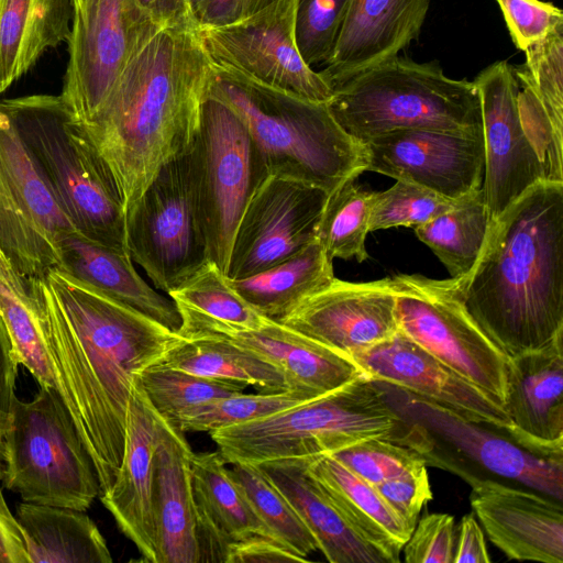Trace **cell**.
Wrapping results in <instances>:
<instances>
[{"label": "cell", "instance_id": "obj_25", "mask_svg": "<svg viewBox=\"0 0 563 563\" xmlns=\"http://www.w3.org/2000/svg\"><path fill=\"white\" fill-rule=\"evenodd\" d=\"M154 511L158 563H199L191 486V450L185 434L155 411Z\"/></svg>", "mask_w": 563, "mask_h": 563}, {"label": "cell", "instance_id": "obj_36", "mask_svg": "<svg viewBox=\"0 0 563 563\" xmlns=\"http://www.w3.org/2000/svg\"><path fill=\"white\" fill-rule=\"evenodd\" d=\"M492 219L482 188L424 224L413 228L448 268L451 278L465 276L475 265L487 240Z\"/></svg>", "mask_w": 563, "mask_h": 563}, {"label": "cell", "instance_id": "obj_47", "mask_svg": "<svg viewBox=\"0 0 563 563\" xmlns=\"http://www.w3.org/2000/svg\"><path fill=\"white\" fill-rule=\"evenodd\" d=\"M510 37L518 49L528 47L563 30V12L541 0H496Z\"/></svg>", "mask_w": 563, "mask_h": 563}, {"label": "cell", "instance_id": "obj_32", "mask_svg": "<svg viewBox=\"0 0 563 563\" xmlns=\"http://www.w3.org/2000/svg\"><path fill=\"white\" fill-rule=\"evenodd\" d=\"M167 295L180 314L178 333L185 339L258 330L269 320L249 305L210 261Z\"/></svg>", "mask_w": 563, "mask_h": 563}, {"label": "cell", "instance_id": "obj_8", "mask_svg": "<svg viewBox=\"0 0 563 563\" xmlns=\"http://www.w3.org/2000/svg\"><path fill=\"white\" fill-rule=\"evenodd\" d=\"M8 459L1 478L23 501L85 511L100 496L98 474L59 393L40 387L12 400Z\"/></svg>", "mask_w": 563, "mask_h": 563}, {"label": "cell", "instance_id": "obj_11", "mask_svg": "<svg viewBox=\"0 0 563 563\" xmlns=\"http://www.w3.org/2000/svg\"><path fill=\"white\" fill-rule=\"evenodd\" d=\"M78 233L0 106V251L27 279L60 269V242Z\"/></svg>", "mask_w": 563, "mask_h": 563}, {"label": "cell", "instance_id": "obj_20", "mask_svg": "<svg viewBox=\"0 0 563 563\" xmlns=\"http://www.w3.org/2000/svg\"><path fill=\"white\" fill-rule=\"evenodd\" d=\"M352 360L375 382L407 390L504 433L509 428V419L501 404L399 330L356 353Z\"/></svg>", "mask_w": 563, "mask_h": 563}, {"label": "cell", "instance_id": "obj_33", "mask_svg": "<svg viewBox=\"0 0 563 563\" xmlns=\"http://www.w3.org/2000/svg\"><path fill=\"white\" fill-rule=\"evenodd\" d=\"M332 262L316 239L294 255L264 271L229 280L257 312L279 322L302 300L334 280Z\"/></svg>", "mask_w": 563, "mask_h": 563}, {"label": "cell", "instance_id": "obj_40", "mask_svg": "<svg viewBox=\"0 0 563 563\" xmlns=\"http://www.w3.org/2000/svg\"><path fill=\"white\" fill-rule=\"evenodd\" d=\"M308 401L290 391L236 394L216 398L186 410L174 422L185 432H214L264 418Z\"/></svg>", "mask_w": 563, "mask_h": 563}, {"label": "cell", "instance_id": "obj_28", "mask_svg": "<svg viewBox=\"0 0 563 563\" xmlns=\"http://www.w3.org/2000/svg\"><path fill=\"white\" fill-rule=\"evenodd\" d=\"M284 495L331 563H389L343 518L308 474L305 457L269 460L256 464Z\"/></svg>", "mask_w": 563, "mask_h": 563}, {"label": "cell", "instance_id": "obj_53", "mask_svg": "<svg viewBox=\"0 0 563 563\" xmlns=\"http://www.w3.org/2000/svg\"><path fill=\"white\" fill-rule=\"evenodd\" d=\"M483 529L474 514L462 517L455 531L453 563H490Z\"/></svg>", "mask_w": 563, "mask_h": 563}, {"label": "cell", "instance_id": "obj_55", "mask_svg": "<svg viewBox=\"0 0 563 563\" xmlns=\"http://www.w3.org/2000/svg\"><path fill=\"white\" fill-rule=\"evenodd\" d=\"M162 26L191 23L187 0H136Z\"/></svg>", "mask_w": 563, "mask_h": 563}, {"label": "cell", "instance_id": "obj_6", "mask_svg": "<svg viewBox=\"0 0 563 563\" xmlns=\"http://www.w3.org/2000/svg\"><path fill=\"white\" fill-rule=\"evenodd\" d=\"M0 106L78 233L128 253L126 212L120 190L60 96L2 99Z\"/></svg>", "mask_w": 563, "mask_h": 563}, {"label": "cell", "instance_id": "obj_56", "mask_svg": "<svg viewBox=\"0 0 563 563\" xmlns=\"http://www.w3.org/2000/svg\"><path fill=\"white\" fill-rule=\"evenodd\" d=\"M8 459L7 435H0V479L2 478Z\"/></svg>", "mask_w": 563, "mask_h": 563}, {"label": "cell", "instance_id": "obj_52", "mask_svg": "<svg viewBox=\"0 0 563 563\" xmlns=\"http://www.w3.org/2000/svg\"><path fill=\"white\" fill-rule=\"evenodd\" d=\"M195 27H217L243 18L246 0H187Z\"/></svg>", "mask_w": 563, "mask_h": 563}, {"label": "cell", "instance_id": "obj_44", "mask_svg": "<svg viewBox=\"0 0 563 563\" xmlns=\"http://www.w3.org/2000/svg\"><path fill=\"white\" fill-rule=\"evenodd\" d=\"M350 0H297L295 36L307 65L325 64L332 54Z\"/></svg>", "mask_w": 563, "mask_h": 563}, {"label": "cell", "instance_id": "obj_45", "mask_svg": "<svg viewBox=\"0 0 563 563\" xmlns=\"http://www.w3.org/2000/svg\"><path fill=\"white\" fill-rule=\"evenodd\" d=\"M512 69L519 86L517 102L520 120L543 164L547 181L563 183V133L552 124L523 65Z\"/></svg>", "mask_w": 563, "mask_h": 563}, {"label": "cell", "instance_id": "obj_24", "mask_svg": "<svg viewBox=\"0 0 563 563\" xmlns=\"http://www.w3.org/2000/svg\"><path fill=\"white\" fill-rule=\"evenodd\" d=\"M431 0H350L333 51L320 73L333 88L389 60L420 33Z\"/></svg>", "mask_w": 563, "mask_h": 563}, {"label": "cell", "instance_id": "obj_39", "mask_svg": "<svg viewBox=\"0 0 563 563\" xmlns=\"http://www.w3.org/2000/svg\"><path fill=\"white\" fill-rule=\"evenodd\" d=\"M155 411L170 422L206 401L243 393L247 385L153 364L136 375Z\"/></svg>", "mask_w": 563, "mask_h": 563}, {"label": "cell", "instance_id": "obj_29", "mask_svg": "<svg viewBox=\"0 0 563 563\" xmlns=\"http://www.w3.org/2000/svg\"><path fill=\"white\" fill-rule=\"evenodd\" d=\"M60 271L179 332L181 318L174 301L145 283L128 253L71 233L60 242Z\"/></svg>", "mask_w": 563, "mask_h": 563}, {"label": "cell", "instance_id": "obj_22", "mask_svg": "<svg viewBox=\"0 0 563 563\" xmlns=\"http://www.w3.org/2000/svg\"><path fill=\"white\" fill-rule=\"evenodd\" d=\"M470 501L488 539L508 559L563 563L560 500L477 478Z\"/></svg>", "mask_w": 563, "mask_h": 563}, {"label": "cell", "instance_id": "obj_4", "mask_svg": "<svg viewBox=\"0 0 563 563\" xmlns=\"http://www.w3.org/2000/svg\"><path fill=\"white\" fill-rule=\"evenodd\" d=\"M209 434L228 464L332 454L374 438L409 446L423 457L433 449L426 431L401 417L367 375L324 396Z\"/></svg>", "mask_w": 563, "mask_h": 563}, {"label": "cell", "instance_id": "obj_14", "mask_svg": "<svg viewBox=\"0 0 563 563\" xmlns=\"http://www.w3.org/2000/svg\"><path fill=\"white\" fill-rule=\"evenodd\" d=\"M162 27L136 0H86L75 11L59 96L78 123L97 111L130 59Z\"/></svg>", "mask_w": 563, "mask_h": 563}, {"label": "cell", "instance_id": "obj_57", "mask_svg": "<svg viewBox=\"0 0 563 563\" xmlns=\"http://www.w3.org/2000/svg\"><path fill=\"white\" fill-rule=\"evenodd\" d=\"M272 1H274V0H246L243 16H246V15L260 10L261 8L271 3Z\"/></svg>", "mask_w": 563, "mask_h": 563}, {"label": "cell", "instance_id": "obj_27", "mask_svg": "<svg viewBox=\"0 0 563 563\" xmlns=\"http://www.w3.org/2000/svg\"><path fill=\"white\" fill-rule=\"evenodd\" d=\"M213 336L231 340L272 362L283 372L288 391L306 400L366 375L352 358L271 319L258 330Z\"/></svg>", "mask_w": 563, "mask_h": 563}, {"label": "cell", "instance_id": "obj_43", "mask_svg": "<svg viewBox=\"0 0 563 563\" xmlns=\"http://www.w3.org/2000/svg\"><path fill=\"white\" fill-rule=\"evenodd\" d=\"M332 455L373 485L420 471L427 463L416 450L384 438L358 442Z\"/></svg>", "mask_w": 563, "mask_h": 563}, {"label": "cell", "instance_id": "obj_21", "mask_svg": "<svg viewBox=\"0 0 563 563\" xmlns=\"http://www.w3.org/2000/svg\"><path fill=\"white\" fill-rule=\"evenodd\" d=\"M503 406L509 439L533 454L563 459V335L508 357Z\"/></svg>", "mask_w": 563, "mask_h": 563}, {"label": "cell", "instance_id": "obj_2", "mask_svg": "<svg viewBox=\"0 0 563 563\" xmlns=\"http://www.w3.org/2000/svg\"><path fill=\"white\" fill-rule=\"evenodd\" d=\"M211 73L194 24L163 26L78 123L113 176L125 212L165 164L191 147Z\"/></svg>", "mask_w": 563, "mask_h": 563}, {"label": "cell", "instance_id": "obj_3", "mask_svg": "<svg viewBox=\"0 0 563 563\" xmlns=\"http://www.w3.org/2000/svg\"><path fill=\"white\" fill-rule=\"evenodd\" d=\"M450 283L507 357L562 336L563 183H539L493 220L473 268Z\"/></svg>", "mask_w": 563, "mask_h": 563}, {"label": "cell", "instance_id": "obj_18", "mask_svg": "<svg viewBox=\"0 0 563 563\" xmlns=\"http://www.w3.org/2000/svg\"><path fill=\"white\" fill-rule=\"evenodd\" d=\"M389 405L420 426L431 440L455 449L485 471L562 501L563 459L544 457L457 412L407 390L379 383Z\"/></svg>", "mask_w": 563, "mask_h": 563}, {"label": "cell", "instance_id": "obj_35", "mask_svg": "<svg viewBox=\"0 0 563 563\" xmlns=\"http://www.w3.org/2000/svg\"><path fill=\"white\" fill-rule=\"evenodd\" d=\"M0 316L19 364L29 369L40 387L57 390L32 280L22 276L1 251Z\"/></svg>", "mask_w": 563, "mask_h": 563}, {"label": "cell", "instance_id": "obj_17", "mask_svg": "<svg viewBox=\"0 0 563 563\" xmlns=\"http://www.w3.org/2000/svg\"><path fill=\"white\" fill-rule=\"evenodd\" d=\"M366 172L406 180L457 200L482 188V132L396 130L362 142Z\"/></svg>", "mask_w": 563, "mask_h": 563}, {"label": "cell", "instance_id": "obj_7", "mask_svg": "<svg viewBox=\"0 0 563 563\" xmlns=\"http://www.w3.org/2000/svg\"><path fill=\"white\" fill-rule=\"evenodd\" d=\"M328 106L360 142L396 130L483 131L474 81L450 78L437 63L399 56L335 88Z\"/></svg>", "mask_w": 563, "mask_h": 563}, {"label": "cell", "instance_id": "obj_15", "mask_svg": "<svg viewBox=\"0 0 563 563\" xmlns=\"http://www.w3.org/2000/svg\"><path fill=\"white\" fill-rule=\"evenodd\" d=\"M329 192L279 175L265 177L250 197L232 240L227 277L264 271L317 239Z\"/></svg>", "mask_w": 563, "mask_h": 563}, {"label": "cell", "instance_id": "obj_16", "mask_svg": "<svg viewBox=\"0 0 563 563\" xmlns=\"http://www.w3.org/2000/svg\"><path fill=\"white\" fill-rule=\"evenodd\" d=\"M473 81L479 95L484 136L482 191L493 221L547 178L520 120L519 86L512 66L498 60L484 68Z\"/></svg>", "mask_w": 563, "mask_h": 563}, {"label": "cell", "instance_id": "obj_12", "mask_svg": "<svg viewBox=\"0 0 563 563\" xmlns=\"http://www.w3.org/2000/svg\"><path fill=\"white\" fill-rule=\"evenodd\" d=\"M391 278L398 330L503 405L508 357L466 313L450 279L418 274Z\"/></svg>", "mask_w": 563, "mask_h": 563}, {"label": "cell", "instance_id": "obj_42", "mask_svg": "<svg viewBox=\"0 0 563 563\" xmlns=\"http://www.w3.org/2000/svg\"><path fill=\"white\" fill-rule=\"evenodd\" d=\"M457 200L413 183L397 180L384 191H372L369 232L396 227L413 229L451 209Z\"/></svg>", "mask_w": 563, "mask_h": 563}, {"label": "cell", "instance_id": "obj_58", "mask_svg": "<svg viewBox=\"0 0 563 563\" xmlns=\"http://www.w3.org/2000/svg\"><path fill=\"white\" fill-rule=\"evenodd\" d=\"M86 0H75V11L80 12L85 7Z\"/></svg>", "mask_w": 563, "mask_h": 563}, {"label": "cell", "instance_id": "obj_51", "mask_svg": "<svg viewBox=\"0 0 563 563\" xmlns=\"http://www.w3.org/2000/svg\"><path fill=\"white\" fill-rule=\"evenodd\" d=\"M19 361L0 316V435L11 428V408L15 396V378Z\"/></svg>", "mask_w": 563, "mask_h": 563}, {"label": "cell", "instance_id": "obj_37", "mask_svg": "<svg viewBox=\"0 0 563 563\" xmlns=\"http://www.w3.org/2000/svg\"><path fill=\"white\" fill-rule=\"evenodd\" d=\"M231 465L229 470L232 478L271 538L306 560L318 550L317 541L309 529L258 465L249 463Z\"/></svg>", "mask_w": 563, "mask_h": 563}, {"label": "cell", "instance_id": "obj_50", "mask_svg": "<svg viewBox=\"0 0 563 563\" xmlns=\"http://www.w3.org/2000/svg\"><path fill=\"white\" fill-rule=\"evenodd\" d=\"M278 541L252 534L231 544L227 563L307 562Z\"/></svg>", "mask_w": 563, "mask_h": 563}, {"label": "cell", "instance_id": "obj_10", "mask_svg": "<svg viewBox=\"0 0 563 563\" xmlns=\"http://www.w3.org/2000/svg\"><path fill=\"white\" fill-rule=\"evenodd\" d=\"M190 151L209 261L227 274L239 220L253 191L268 175L243 122L209 93Z\"/></svg>", "mask_w": 563, "mask_h": 563}, {"label": "cell", "instance_id": "obj_31", "mask_svg": "<svg viewBox=\"0 0 563 563\" xmlns=\"http://www.w3.org/2000/svg\"><path fill=\"white\" fill-rule=\"evenodd\" d=\"M18 523L30 563H111L97 525L84 511L22 501Z\"/></svg>", "mask_w": 563, "mask_h": 563}, {"label": "cell", "instance_id": "obj_5", "mask_svg": "<svg viewBox=\"0 0 563 563\" xmlns=\"http://www.w3.org/2000/svg\"><path fill=\"white\" fill-rule=\"evenodd\" d=\"M208 93L246 128L267 175L318 186L329 194L366 172L362 142L317 102L212 65Z\"/></svg>", "mask_w": 563, "mask_h": 563}, {"label": "cell", "instance_id": "obj_9", "mask_svg": "<svg viewBox=\"0 0 563 563\" xmlns=\"http://www.w3.org/2000/svg\"><path fill=\"white\" fill-rule=\"evenodd\" d=\"M125 241L132 261L166 294L209 261L190 148L165 164L126 210Z\"/></svg>", "mask_w": 563, "mask_h": 563}, {"label": "cell", "instance_id": "obj_48", "mask_svg": "<svg viewBox=\"0 0 563 563\" xmlns=\"http://www.w3.org/2000/svg\"><path fill=\"white\" fill-rule=\"evenodd\" d=\"M454 518L449 514H429L416 523L405 543L407 563H453Z\"/></svg>", "mask_w": 563, "mask_h": 563}, {"label": "cell", "instance_id": "obj_46", "mask_svg": "<svg viewBox=\"0 0 563 563\" xmlns=\"http://www.w3.org/2000/svg\"><path fill=\"white\" fill-rule=\"evenodd\" d=\"M526 68L554 128L563 133V30L525 51Z\"/></svg>", "mask_w": 563, "mask_h": 563}, {"label": "cell", "instance_id": "obj_26", "mask_svg": "<svg viewBox=\"0 0 563 563\" xmlns=\"http://www.w3.org/2000/svg\"><path fill=\"white\" fill-rule=\"evenodd\" d=\"M225 464L219 451L191 455L199 563H227L234 542L252 534L269 537Z\"/></svg>", "mask_w": 563, "mask_h": 563}, {"label": "cell", "instance_id": "obj_30", "mask_svg": "<svg viewBox=\"0 0 563 563\" xmlns=\"http://www.w3.org/2000/svg\"><path fill=\"white\" fill-rule=\"evenodd\" d=\"M308 474L318 483L351 527L398 563L412 530L390 508L375 486L351 471L332 454L305 457Z\"/></svg>", "mask_w": 563, "mask_h": 563}, {"label": "cell", "instance_id": "obj_49", "mask_svg": "<svg viewBox=\"0 0 563 563\" xmlns=\"http://www.w3.org/2000/svg\"><path fill=\"white\" fill-rule=\"evenodd\" d=\"M412 531L422 507L432 499L427 468L374 485Z\"/></svg>", "mask_w": 563, "mask_h": 563}, {"label": "cell", "instance_id": "obj_54", "mask_svg": "<svg viewBox=\"0 0 563 563\" xmlns=\"http://www.w3.org/2000/svg\"><path fill=\"white\" fill-rule=\"evenodd\" d=\"M0 563H30L20 526L5 503L1 486Z\"/></svg>", "mask_w": 563, "mask_h": 563}, {"label": "cell", "instance_id": "obj_1", "mask_svg": "<svg viewBox=\"0 0 563 563\" xmlns=\"http://www.w3.org/2000/svg\"><path fill=\"white\" fill-rule=\"evenodd\" d=\"M31 280L57 391L91 455L102 495L122 462L135 376L184 338L60 269Z\"/></svg>", "mask_w": 563, "mask_h": 563}, {"label": "cell", "instance_id": "obj_38", "mask_svg": "<svg viewBox=\"0 0 563 563\" xmlns=\"http://www.w3.org/2000/svg\"><path fill=\"white\" fill-rule=\"evenodd\" d=\"M350 178L329 194L317 231V240L330 258H368L365 240L369 233L372 191Z\"/></svg>", "mask_w": 563, "mask_h": 563}, {"label": "cell", "instance_id": "obj_19", "mask_svg": "<svg viewBox=\"0 0 563 563\" xmlns=\"http://www.w3.org/2000/svg\"><path fill=\"white\" fill-rule=\"evenodd\" d=\"M393 278L351 283L334 278L279 322L350 358L398 331Z\"/></svg>", "mask_w": 563, "mask_h": 563}, {"label": "cell", "instance_id": "obj_13", "mask_svg": "<svg viewBox=\"0 0 563 563\" xmlns=\"http://www.w3.org/2000/svg\"><path fill=\"white\" fill-rule=\"evenodd\" d=\"M297 0H274L238 21L196 27L210 63L308 100L329 102L334 90L306 64L295 36Z\"/></svg>", "mask_w": 563, "mask_h": 563}, {"label": "cell", "instance_id": "obj_34", "mask_svg": "<svg viewBox=\"0 0 563 563\" xmlns=\"http://www.w3.org/2000/svg\"><path fill=\"white\" fill-rule=\"evenodd\" d=\"M156 364L203 377L241 382L258 393L288 391L286 378L276 365L221 336L184 338Z\"/></svg>", "mask_w": 563, "mask_h": 563}, {"label": "cell", "instance_id": "obj_23", "mask_svg": "<svg viewBox=\"0 0 563 563\" xmlns=\"http://www.w3.org/2000/svg\"><path fill=\"white\" fill-rule=\"evenodd\" d=\"M155 409L135 376L128 407L122 462L100 499L142 560L158 563L154 511Z\"/></svg>", "mask_w": 563, "mask_h": 563}, {"label": "cell", "instance_id": "obj_41", "mask_svg": "<svg viewBox=\"0 0 563 563\" xmlns=\"http://www.w3.org/2000/svg\"><path fill=\"white\" fill-rule=\"evenodd\" d=\"M35 0H0V95L42 57Z\"/></svg>", "mask_w": 563, "mask_h": 563}]
</instances>
